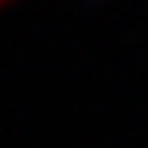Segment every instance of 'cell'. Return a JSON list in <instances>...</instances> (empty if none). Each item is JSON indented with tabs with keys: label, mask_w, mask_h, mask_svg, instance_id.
I'll use <instances>...</instances> for the list:
<instances>
[{
	"label": "cell",
	"mask_w": 148,
	"mask_h": 148,
	"mask_svg": "<svg viewBox=\"0 0 148 148\" xmlns=\"http://www.w3.org/2000/svg\"><path fill=\"white\" fill-rule=\"evenodd\" d=\"M21 0H0V12H8V8H16Z\"/></svg>",
	"instance_id": "1"
}]
</instances>
